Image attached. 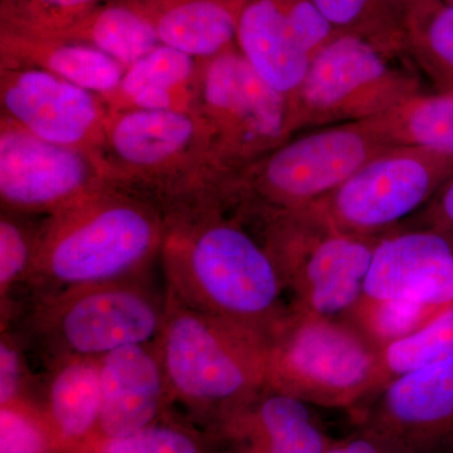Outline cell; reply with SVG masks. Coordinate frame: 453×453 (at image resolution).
Masks as SVG:
<instances>
[{"instance_id": "1", "label": "cell", "mask_w": 453, "mask_h": 453, "mask_svg": "<svg viewBox=\"0 0 453 453\" xmlns=\"http://www.w3.org/2000/svg\"><path fill=\"white\" fill-rule=\"evenodd\" d=\"M165 235L166 226L142 203L96 190L52 213L38 232L26 288L32 300L144 276Z\"/></svg>"}, {"instance_id": "2", "label": "cell", "mask_w": 453, "mask_h": 453, "mask_svg": "<svg viewBox=\"0 0 453 453\" xmlns=\"http://www.w3.org/2000/svg\"><path fill=\"white\" fill-rule=\"evenodd\" d=\"M166 292L184 305L264 335L288 314L286 290L266 244L237 223L208 219L166 229Z\"/></svg>"}, {"instance_id": "3", "label": "cell", "mask_w": 453, "mask_h": 453, "mask_svg": "<svg viewBox=\"0 0 453 453\" xmlns=\"http://www.w3.org/2000/svg\"><path fill=\"white\" fill-rule=\"evenodd\" d=\"M165 294V318L154 342L173 403L217 425L267 388V336Z\"/></svg>"}, {"instance_id": "4", "label": "cell", "mask_w": 453, "mask_h": 453, "mask_svg": "<svg viewBox=\"0 0 453 453\" xmlns=\"http://www.w3.org/2000/svg\"><path fill=\"white\" fill-rule=\"evenodd\" d=\"M166 294L145 277L83 286L32 299L23 336L47 365L68 357H101L118 349L154 342L165 318Z\"/></svg>"}, {"instance_id": "5", "label": "cell", "mask_w": 453, "mask_h": 453, "mask_svg": "<svg viewBox=\"0 0 453 453\" xmlns=\"http://www.w3.org/2000/svg\"><path fill=\"white\" fill-rule=\"evenodd\" d=\"M267 388L305 403L350 407L386 380L381 350L356 326L288 310L267 335Z\"/></svg>"}, {"instance_id": "6", "label": "cell", "mask_w": 453, "mask_h": 453, "mask_svg": "<svg viewBox=\"0 0 453 453\" xmlns=\"http://www.w3.org/2000/svg\"><path fill=\"white\" fill-rule=\"evenodd\" d=\"M268 216L265 244L294 294V308L325 318L356 308L381 237L340 231L312 207Z\"/></svg>"}, {"instance_id": "7", "label": "cell", "mask_w": 453, "mask_h": 453, "mask_svg": "<svg viewBox=\"0 0 453 453\" xmlns=\"http://www.w3.org/2000/svg\"><path fill=\"white\" fill-rule=\"evenodd\" d=\"M393 52L356 33H339L312 57L290 100L292 134L369 120L419 94L418 77L392 64Z\"/></svg>"}, {"instance_id": "8", "label": "cell", "mask_w": 453, "mask_h": 453, "mask_svg": "<svg viewBox=\"0 0 453 453\" xmlns=\"http://www.w3.org/2000/svg\"><path fill=\"white\" fill-rule=\"evenodd\" d=\"M393 148L372 119L318 127L253 163L247 180L268 214L303 210Z\"/></svg>"}, {"instance_id": "9", "label": "cell", "mask_w": 453, "mask_h": 453, "mask_svg": "<svg viewBox=\"0 0 453 453\" xmlns=\"http://www.w3.org/2000/svg\"><path fill=\"white\" fill-rule=\"evenodd\" d=\"M452 177V154L396 146L311 207L340 231L380 237V232L428 204Z\"/></svg>"}, {"instance_id": "10", "label": "cell", "mask_w": 453, "mask_h": 453, "mask_svg": "<svg viewBox=\"0 0 453 453\" xmlns=\"http://www.w3.org/2000/svg\"><path fill=\"white\" fill-rule=\"evenodd\" d=\"M202 89L228 159L247 163L290 139V103L258 76L240 50L229 49L211 58Z\"/></svg>"}, {"instance_id": "11", "label": "cell", "mask_w": 453, "mask_h": 453, "mask_svg": "<svg viewBox=\"0 0 453 453\" xmlns=\"http://www.w3.org/2000/svg\"><path fill=\"white\" fill-rule=\"evenodd\" d=\"M96 172L79 148L53 144L16 122L0 134V196L9 210L55 211L96 192Z\"/></svg>"}, {"instance_id": "12", "label": "cell", "mask_w": 453, "mask_h": 453, "mask_svg": "<svg viewBox=\"0 0 453 453\" xmlns=\"http://www.w3.org/2000/svg\"><path fill=\"white\" fill-rule=\"evenodd\" d=\"M407 453L453 449V359L396 377L368 423Z\"/></svg>"}, {"instance_id": "13", "label": "cell", "mask_w": 453, "mask_h": 453, "mask_svg": "<svg viewBox=\"0 0 453 453\" xmlns=\"http://www.w3.org/2000/svg\"><path fill=\"white\" fill-rule=\"evenodd\" d=\"M365 299L408 301L443 312L453 306V244L431 229L381 237Z\"/></svg>"}, {"instance_id": "14", "label": "cell", "mask_w": 453, "mask_h": 453, "mask_svg": "<svg viewBox=\"0 0 453 453\" xmlns=\"http://www.w3.org/2000/svg\"><path fill=\"white\" fill-rule=\"evenodd\" d=\"M2 104L12 120L28 133L73 148L95 138L104 120L94 92L43 68L3 73Z\"/></svg>"}, {"instance_id": "15", "label": "cell", "mask_w": 453, "mask_h": 453, "mask_svg": "<svg viewBox=\"0 0 453 453\" xmlns=\"http://www.w3.org/2000/svg\"><path fill=\"white\" fill-rule=\"evenodd\" d=\"M100 378L101 416L95 438L134 434L166 416L173 403L155 342L101 357Z\"/></svg>"}, {"instance_id": "16", "label": "cell", "mask_w": 453, "mask_h": 453, "mask_svg": "<svg viewBox=\"0 0 453 453\" xmlns=\"http://www.w3.org/2000/svg\"><path fill=\"white\" fill-rule=\"evenodd\" d=\"M217 426L235 453H326L333 442L312 419L308 403L270 388Z\"/></svg>"}, {"instance_id": "17", "label": "cell", "mask_w": 453, "mask_h": 453, "mask_svg": "<svg viewBox=\"0 0 453 453\" xmlns=\"http://www.w3.org/2000/svg\"><path fill=\"white\" fill-rule=\"evenodd\" d=\"M235 41L258 76L290 103L312 56L295 35L281 0H244Z\"/></svg>"}, {"instance_id": "18", "label": "cell", "mask_w": 453, "mask_h": 453, "mask_svg": "<svg viewBox=\"0 0 453 453\" xmlns=\"http://www.w3.org/2000/svg\"><path fill=\"white\" fill-rule=\"evenodd\" d=\"M59 452L77 453L96 437L101 416L100 357L50 363L40 405Z\"/></svg>"}, {"instance_id": "19", "label": "cell", "mask_w": 453, "mask_h": 453, "mask_svg": "<svg viewBox=\"0 0 453 453\" xmlns=\"http://www.w3.org/2000/svg\"><path fill=\"white\" fill-rule=\"evenodd\" d=\"M109 142L122 162L157 168L187 150L196 138V121L180 110L122 112L110 125Z\"/></svg>"}, {"instance_id": "20", "label": "cell", "mask_w": 453, "mask_h": 453, "mask_svg": "<svg viewBox=\"0 0 453 453\" xmlns=\"http://www.w3.org/2000/svg\"><path fill=\"white\" fill-rule=\"evenodd\" d=\"M244 0H180L155 19L160 42L198 58L232 49Z\"/></svg>"}, {"instance_id": "21", "label": "cell", "mask_w": 453, "mask_h": 453, "mask_svg": "<svg viewBox=\"0 0 453 453\" xmlns=\"http://www.w3.org/2000/svg\"><path fill=\"white\" fill-rule=\"evenodd\" d=\"M3 49L94 94L116 91L127 73V67L112 57L80 42L50 40L5 31Z\"/></svg>"}, {"instance_id": "22", "label": "cell", "mask_w": 453, "mask_h": 453, "mask_svg": "<svg viewBox=\"0 0 453 453\" xmlns=\"http://www.w3.org/2000/svg\"><path fill=\"white\" fill-rule=\"evenodd\" d=\"M41 38L80 42L130 67L162 44L155 20L129 5H106Z\"/></svg>"}, {"instance_id": "23", "label": "cell", "mask_w": 453, "mask_h": 453, "mask_svg": "<svg viewBox=\"0 0 453 453\" xmlns=\"http://www.w3.org/2000/svg\"><path fill=\"white\" fill-rule=\"evenodd\" d=\"M372 120L392 145L453 155V92H419Z\"/></svg>"}, {"instance_id": "24", "label": "cell", "mask_w": 453, "mask_h": 453, "mask_svg": "<svg viewBox=\"0 0 453 453\" xmlns=\"http://www.w3.org/2000/svg\"><path fill=\"white\" fill-rule=\"evenodd\" d=\"M340 33H356L399 52L412 14L421 0H314Z\"/></svg>"}, {"instance_id": "25", "label": "cell", "mask_w": 453, "mask_h": 453, "mask_svg": "<svg viewBox=\"0 0 453 453\" xmlns=\"http://www.w3.org/2000/svg\"><path fill=\"white\" fill-rule=\"evenodd\" d=\"M193 59L180 50L160 44L127 68L119 91L134 109L178 110L177 89L183 88L192 76Z\"/></svg>"}, {"instance_id": "26", "label": "cell", "mask_w": 453, "mask_h": 453, "mask_svg": "<svg viewBox=\"0 0 453 453\" xmlns=\"http://www.w3.org/2000/svg\"><path fill=\"white\" fill-rule=\"evenodd\" d=\"M437 86L453 92V3L421 0L414 9L405 47Z\"/></svg>"}, {"instance_id": "27", "label": "cell", "mask_w": 453, "mask_h": 453, "mask_svg": "<svg viewBox=\"0 0 453 453\" xmlns=\"http://www.w3.org/2000/svg\"><path fill=\"white\" fill-rule=\"evenodd\" d=\"M351 311L359 324L357 329L380 350L441 314L437 310L408 301H374L365 297Z\"/></svg>"}, {"instance_id": "28", "label": "cell", "mask_w": 453, "mask_h": 453, "mask_svg": "<svg viewBox=\"0 0 453 453\" xmlns=\"http://www.w3.org/2000/svg\"><path fill=\"white\" fill-rule=\"evenodd\" d=\"M77 453H205V449L193 429L164 416L127 436L95 438Z\"/></svg>"}, {"instance_id": "29", "label": "cell", "mask_w": 453, "mask_h": 453, "mask_svg": "<svg viewBox=\"0 0 453 453\" xmlns=\"http://www.w3.org/2000/svg\"><path fill=\"white\" fill-rule=\"evenodd\" d=\"M37 234H27L16 219L3 214L0 219V305L2 326L14 319L13 294L28 283L35 259Z\"/></svg>"}, {"instance_id": "30", "label": "cell", "mask_w": 453, "mask_h": 453, "mask_svg": "<svg viewBox=\"0 0 453 453\" xmlns=\"http://www.w3.org/2000/svg\"><path fill=\"white\" fill-rule=\"evenodd\" d=\"M58 445L40 405L19 401L0 405V453H56Z\"/></svg>"}, {"instance_id": "31", "label": "cell", "mask_w": 453, "mask_h": 453, "mask_svg": "<svg viewBox=\"0 0 453 453\" xmlns=\"http://www.w3.org/2000/svg\"><path fill=\"white\" fill-rule=\"evenodd\" d=\"M101 0H20L12 31L43 37L97 8Z\"/></svg>"}, {"instance_id": "32", "label": "cell", "mask_w": 453, "mask_h": 453, "mask_svg": "<svg viewBox=\"0 0 453 453\" xmlns=\"http://www.w3.org/2000/svg\"><path fill=\"white\" fill-rule=\"evenodd\" d=\"M31 374L26 362V347L16 334L2 327L0 336V405L32 401ZM33 402V401H32Z\"/></svg>"}, {"instance_id": "33", "label": "cell", "mask_w": 453, "mask_h": 453, "mask_svg": "<svg viewBox=\"0 0 453 453\" xmlns=\"http://www.w3.org/2000/svg\"><path fill=\"white\" fill-rule=\"evenodd\" d=\"M423 223L453 244V177L428 203Z\"/></svg>"}, {"instance_id": "34", "label": "cell", "mask_w": 453, "mask_h": 453, "mask_svg": "<svg viewBox=\"0 0 453 453\" xmlns=\"http://www.w3.org/2000/svg\"><path fill=\"white\" fill-rule=\"evenodd\" d=\"M326 453H407L389 438L366 428L362 434L335 441Z\"/></svg>"}, {"instance_id": "35", "label": "cell", "mask_w": 453, "mask_h": 453, "mask_svg": "<svg viewBox=\"0 0 453 453\" xmlns=\"http://www.w3.org/2000/svg\"><path fill=\"white\" fill-rule=\"evenodd\" d=\"M443 2H446V3H453V0H443Z\"/></svg>"}, {"instance_id": "36", "label": "cell", "mask_w": 453, "mask_h": 453, "mask_svg": "<svg viewBox=\"0 0 453 453\" xmlns=\"http://www.w3.org/2000/svg\"><path fill=\"white\" fill-rule=\"evenodd\" d=\"M177 2H180V0H173V3H177ZM173 3H172V4H173Z\"/></svg>"}]
</instances>
